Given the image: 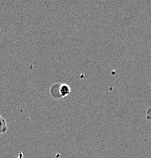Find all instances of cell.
<instances>
[{"instance_id": "3957f363", "label": "cell", "mask_w": 151, "mask_h": 158, "mask_svg": "<svg viewBox=\"0 0 151 158\" xmlns=\"http://www.w3.org/2000/svg\"><path fill=\"white\" fill-rule=\"evenodd\" d=\"M8 131V126L6 120L0 115V135L5 134Z\"/></svg>"}, {"instance_id": "6da1fadb", "label": "cell", "mask_w": 151, "mask_h": 158, "mask_svg": "<svg viewBox=\"0 0 151 158\" xmlns=\"http://www.w3.org/2000/svg\"><path fill=\"white\" fill-rule=\"evenodd\" d=\"M59 93L60 98H64L71 94V88L67 84H59Z\"/></svg>"}, {"instance_id": "277c9868", "label": "cell", "mask_w": 151, "mask_h": 158, "mask_svg": "<svg viewBox=\"0 0 151 158\" xmlns=\"http://www.w3.org/2000/svg\"><path fill=\"white\" fill-rule=\"evenodd\" d=\"M146 118L149 121H151V107H150L147 110L146 113Z\"/></svg>"}, {"instance_id": "7a4b0ae2", "label": "cell", "mask_w": 151, "mask_h": 158, "mask_svg": "<svg viewBox=\"0 0 151 158\" xmlns=\"http://www.w3.org/2000/svg\"><path fill=\"white\" fill-rule=\"evenodd\" d=\"M59 84L55 83L52 85L50 88V94L51 96L55 99H59Z\"/></svg>"}]
</instances>
